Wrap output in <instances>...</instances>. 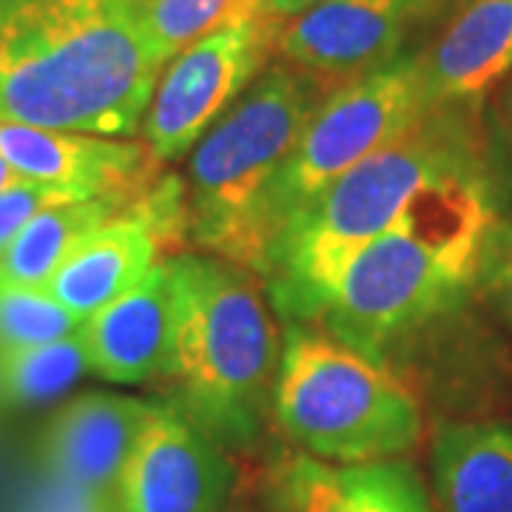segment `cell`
<instances>
[{"instance_id": "obj_3", "label": "cell", "mask_w": 512, "mask_h": 512, "mask_svg": "<svg viewBox=\"0 0 512 512\" xmlns=\"http://www.w3.org/2000/svg\"><path fill=\"white\" fill-rule=\"evenodd\" d=\"M484 165L478 109L427 111L282 228L259 271L276 311L293 322H319L350 259L379 237L407 202L427 185Z\"/></svg>"}, {"instance_id": "obj_9", "label": "cell", "mask_w": 512, "mask_h": 512, "mask_svg": "<svg viewBox=\"0 0 512 512\" xmlns=\"http://www.w3.org/2000/svg\"><path fill=\"white\" fill-rule=\"evenodd\" d=\"M185 231V185L174 177L154 180L128 208L92 231L63 259L46 282V291L86 322L111 299L137 285Z\"/></svg>"}, {"instance_id": "obj_25", "label": "cell", "mask_w": 512, "mask_h": 512, "mask_svg": "<svg viewBox=\"0 0 512 512\" xmlns=\"http://www.w3.org/2000/svg\"><path fill=\"white\" fill-rule=\"evenodd\" d=\"M319 3H328V0H265V9L271 15H276V18L291 20L313 9V6H319Z\"/></svg>"}, {"instance_id": "obj_19", "label": "cell", "mask_w": 512, "mask_h": 512, "mask_svg": "<svg viewBox=\"0 0 512 512\" xmlns=\"http://www.w3.org/2000/svg\"><path fill=\"white\" fill-rule=\"evenodd\" d=\"M148 43L160 63H168L191 43L225 26L265 15V0H137Z\"/></svg>"}, {"instance_id": "obj_28", "label": "cell", "mask_w": 512, "mask_h": 512, "mask_svg": "<svg viewBox=\"0 0 512 512\" xmlns=\"http://www.w3.org/2000/svg\"><path fill=\"white\" fill-rule=\"evenodd\" d=\"M507 111H510V128H512V89H510V103H507Z\"/></svg>"}, {"instance_id": "obj_18", "label": "cell", "mask_w": 512, "mask_h": 512, "mask_svg": "<svg viewBox=\"0 0 512 512\" xmlns=\"http://www.w3.org/2000/svg\"><path fill=\"white\" fill-rule=\"evenodd\" d=\"M89 370L80 333L35 348L0 353V402L35 407L66 393Z\"/></svg>"}, {"instance_id": "obj_13", "label": "cell", "mask_w": 512, "mask_h": 512, "mask_svg": "<svg viewBox=\"0 0 512 512\" xmlns=\"http://www.w3.org/2000/svg\"><path fill=\"white\" fill-rule=\"evenodd\" d=\"M148 407V402L103 390L83 393L60 407L37 444L46 478L114 498Z\"/></svg>"}, {"instance_id": "obj_12", "label": "cell", "mask_w": 512, "mask_h": 512, "mask_svg": "<svg viewBox=\"0 0 512 512\" xmlns=\"http://www.w3.org/2000/svg\"><path fill=\"white\" fill-rule=\"evenodd\" d=\"M0 157L35 183L80 197L137 194L154 183L157 157L146 143L0 120Z\"/></svg>"}, {"instance_id": "obj_1", "label": "cell", "mask_w": 512, "mask_h": 512, "mask_svg": "<svg viewBox=\"0 0 512 512\" xmlns=\"http://www.w3.org/2000/svg\"><path fill=\"white\" fill-rule=\"evenodd\" d=\"M501 248L487 165L427 185L342 271L319 325L367 356L456 311Z\"/></svg>"}, {"instance_id": "obj_11", "label": "cell", "mask_w": 512, "mask_h": 512, "mask_svg": "<svg viewBox=\"0 0 512 512\" xmlns=\"http://www.w3.org/2000/svg\"><path fill=\"white\" fill-rule=\"evenodd\" d=\"M231 461L171 404H151L114 490L117 512H222Z\"/></svg>"}, {"instance_id": "obj_21", "label": "cell", "mask_w": 512, "mask_h": 512, "mask_svg": "<svg viewBox=\"0 0 512 512\" xmlns=\"http://www.w3.org/2000/svg\"><path fill=\"white\" fill-rule=\"evenodd\" d=\"M83 322L37 285L0 282V353L66 339Z\"/></svg>"}, {"instance_id": "obj_7", "label": "cell", "mask_w": 512, "mask_h": 512, "mask_svg": "<svg viewBox=\"0 0 512 512\" xmlns=\"http://www.w3.org/2000/svg\"><path fill=\"white\" fill-rule=\"evenodd\" d=\"M433 109L436 103L424 80L421 55L407 49L330 89L313 111L268 197V251L282 228L328 185Z\"/></svg>"}, {"instance_id": "obj_29", "label": "cell", "mask_w": 512, "mask_h": 512, "mask_svg": "<svg viewBox=\"0 0 512 512\" xmlns=\"http://www.w3.org/2000/svg\"><path fill=\"white\" fill-rule=\"evenodd\" d=\"M458 3H464V0H447V6H458Z\"/></svg>"}, {"instance_id": "obj_4", "label": "cell", "mask_w": 512, "mask_h": 512, "mask_svg": "<svg viewBox=\"0 0 512 512\" xmlns=\"http://www.w3.org/2000/svg\"><path fill=\"white\" fill-rule=\"evenodd\" d=\"M171 407L208 439L251 444L274 407L282 348L251 271L217 256H171Z\"/></svg>"}, {"instance_id": "obj_27", "label": "cell", "mask_w": 512, "mask_h": 512, "mask_svg": "<svg viewBox=\"0 0 512 512\" xmlns=\"http://www.w3.org/2000/svg\"><path fill=\"white\" fill-rule=\"evenodd\" d=\"M15 3H26V0H0V9L3 6H15Z\"/></svg>"}, {"instance_id": "obj_22", "label": "cell", "mask_w": 512, "mask_h": 512, "mask_svg": "<svg viewBox=\"0 0 512 512\" xmlns=\"http://www.w3.org/2000/svg\"><path fill=\"white\" fill-rule=\"evenodd\" d=\"M271 512H348L336 467L308 453L282 458L268 487Z\"/></svg>"}, {"instance_id": "obj_14", "label": "cell", "mask_w": 512, "mask_h": 512, "mask_svg": "<svg viewBox=\"0 0 512 512\" xmlns=\"http://www.w3.org/2000/svg\"><path fill=\"white\" fill-rule=\"evenodd\" d=\"M77 333L94 376L114 384L160 376L174 333L171 259H160L137 285L92 313Z\"/></svg>"}, {"instance_id": "obj_20", "label": "cell", "mask_w": 512, "mask_h": 512, "mask_svg": "<svg viewBox=\"0 0 512 512\" xmlns=\"http://www.w3.org/2000/svg\"><path fill=\"white\" fill-rule=\"evenodd\" d=\"M348 512H441L419 473L399 458L336 467Z\"/></svg>"}, {"instance_id": "obj_2", "label": "cell", "mask_w": 512, "mask_h": 512, "mask_svg": "<svg viewBox=\"0 0 512 512\" xmlns=\"http://www.w3.org/2000/svg\"><path fill=\"white\" fill-rule=\"evenodd\" d=\"M163 63L137 0H26L0 9V109L26 126L126 137Z\"/></svg>"}, {"instance_id": "obj_30", "label": "cell", "mask_w": 512, "mask_h": 512, "mask_svg": "<svg viewBox=\"0 0 512 512\" xmlns=\"http://www.w3.org/2000/svg\"><path fill=\"white\" fill-rule=\"evenodd\" d=\"M0 120H6V117H3V109H0Z\"/></svg>"}, {"instance_id": "obj_8", "label": "cell", "mask_w": 512, "mask_h": 512, "mask_svg": "<svg viewBox=\"0 0 512 512\" xmlns=\"http://www.w3.org/2000/svg\"><path fill=\"white\" fill-rule=\"evenodd\" d=\"M285 20L271 12L225 26L171 57L143 117V143L168 163L200 143L225 111L268 69Z\"/></svg>"}, {"instance_id": "obj_6", "label": "cell", "mask_w": 512, "mask_h": 512, "mask_svg": "<svg viewBox=\"0 0 512 512\" xmlns=\"http://www.w3.org/2000/svg\"><path fill=\"white\" fill-rule=\"evenodd\" d=\"M274 416L308 456L339 467L399 458L424 436L419 396L399 373L308 322L285 330Z\"/></svg>"}, {"instance_id": "obj_23", "label": "cell", "mask_w": 512, "mask_h": 512, "mask_svg": "<svg viewBox=\"0 0 512 512\" xmlns=\"http://www.w3.org/2000/svg\"><path fill=\"white\" fill-rule=\"evenodd\" d=\"M86 200L74 191L55 188V185L35 183V180H23L15 188L0 194V251L18 237L20 231L35 220L40 211L52 208L57 202Z\"/></svg>"}, {"instance_id": "obj_26", "label": "cell", "mask_w": 512, "mask_h": 512, "mask_svg": "<svg viewBox=\"0 0 512 512\" xmlns=\"http://www.w3.org/2000/svg\"><path fill=\"white\" fill-rule=\"evenodd\" d=\"M23 180H26V177H20L18 171L0 157V194H3V191H9V188H15V185L23 183Z\"/></svg>"}, {"instance_id": "obj_5", "label": "cell", "mask_w": 512, "mask_h": 512, "mask_svg": "<svg viewBox=\"0 0 512 512\" xmlns=\"http://www.w3.org/2000/svg\"><path fill=\"white\" fill-rule=\"evenodd\" d=\"M325 94L311 74L276 63L194 146L185 214L188 234L208 254L262 271L268 197Z\"/></svg>"}, {"instance_id": "obj_16", "label": "cell", "mask_w": 512, "mask_h": 512, "mask_svg": "<svg viewBox=\"0 0 512 512\" xmlns=\"http://www.w3.org/2000/svg\"><path fill=\"white\" fill-rule=\"evenodd\" d=\"M433 487L441 512H512L510 424H444L433 439Z\"/></svg>"}, {"instance_id": "obj_15", "label": "cell", "mask_w": 512, "mask_h": 512, "mask_svg": "<svg viewBox=\"0 0 512 512\" xmlns=\"http://www.w3.org/2000/svg\"><path fill=\"white\" fill-rule=\"evenodd\" d=\"M436 106H473L512 72V0H464L439 37L421 49Z\"/></svg>"}, {"instance_id": "obj_17", "label": "cell", "mask_w": 512, "mask_h": 512, "mask_svg": "<svg viewBox=\"0 0 512 512\" xmlns=\"http://www.w3.org/2000/svg\"><path fill=\"white\" fill-rule=\"evenodd\" d=\"M143 191L57 202L52 208L40 211L35 220L0 251V282L46 288V282L55 276L63 259L92 231L128 208Z\"/></svg>"}, {"instance_id": "obj_10", "label": "cell", "mask_w": 512, "mask_h": 512, "mask_svg": "<svg viewBox=\"0 0 512 512\" xmlns=\"http://www.w3.org/2000/svg\"><path fill=\"white\" fill-rule=\"evenodd\" d=\"M441 9L447 0H328L282 23L276 55L330 92L402 55L407 35Z\"/></svg>"}, {"instance_id": "obj_24", "label": "cell", "mask_w": 512, "mask_h": 512, "mask_svg": "<svg viewBox=\"0 0 512 512\" xmlns=\"http://www.w3.org/2000/svg\"><path fill=\"white\" fill-rule=\"evenodd\" d=\"M490 288H493L495 299L501 305L504 316L512 322V242L498 248L493 265H490Z\"/></svg>"}]
</instances>
